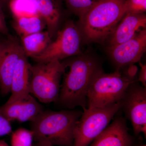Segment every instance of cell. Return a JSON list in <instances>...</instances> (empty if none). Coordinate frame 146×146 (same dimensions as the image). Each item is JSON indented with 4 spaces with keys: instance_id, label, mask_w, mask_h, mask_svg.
<instances>
[{
    "instance_id": "obj_28",
    "label": "cell",
    "mask_w": 146,
    "mask_h": 146,
    "mask_svg": "<svg viewBox=\"0 0 146 146\" xmlns=\"http://www.w3.org/2000/svg\"><path fill=\"white\" fill-rule=\"evenodd\" d=\"M0 146H9L5 141L0 140Z\"/></svg>"
},
{
    "instance_id": "obj_15",
    "label": "cell",
    "mask_w": 146,
    "mask_h": 146,
    "mask_svg": "<svg viewBox=\"0 0 146 146\" xmlns=\"http://www.w3.org/2000/svg\"><path fill=\"white\" fill-rule=\"evenodd\" d=\"M38 14L44 20L52 38L59 30L62 16V0H33Z\"/></svg>"
},
{
    "instance_id": "obj_19",
    "label": "cell",
    "mask_w": 146,
    "mask_h": 146,
    "mask_svg": "<svg viewBox=\"0 0 146 146\" xmlns=\"http://www.w3.org/2000/svg\"><path fill=\"white\" fill-rule=\"evenodd\" d=\"M71 12L78 16H83L95 4L102 0H64Z\"/></svg>"
},
{
    "instance_id": "obj_3",
    "label": "cell",
    "mask_w": 146,
    "mask_h": 146,
    "mask_svg": "<svg viewBox=\"0 0 146 146\" xmlns=\"http://www.w3.org/2000/svg\"><path fill=\"white\" fill-rule=\"evenodd\" d=\"M125 0H102L79 18L81 38L89 43L104 41L110 36L125 14Z\"/></svg>"
},
{
    "instance_id": "obj_23",
    "label": "cell",
    "mask_w": 146,
    "mask_h": 146,
    "mask_svg": "<svg viewBox=\"0 0 146 146\" xmlns=\"http://www.w3.org/2000/svg\"><path fill=\"white\" fill-rule=\"evenodd\" d=\"M0 33L7 36H9L8 27L6 23L5 16L3 7L0 4Z\"/></svg>"
},
{
    "instance_id": "obj_20",
    "label": "cell",
    "mask_w": 146,
    "mask_h": 146,
    "mask_svg": "<svg viewBox=\"0 0 146 146\" xmlns=\"http://www.w3.org/2000/svg\"><path fill=\"white\" fill-rule=\"evenodd\" d=\"M33 133L31 130L20 128L11 134V146H33Z\"/></svg>"
},
{
    "instance_id": "obj_27",
    "label": "cell",
    "mask_w": 146,
    "mask_h": 146,
    "mask_svg": "<svg viewBox=\"0 0 146 146\" xmlns=\"http://www.w3.org/2000/svg\"><path fill=\"white\" fill-rule=\"evenodd\" d=\"M9 1V0H0V4L3 7L4 6L8 4Z\"/></svg>"
},
{
    "instance_id": "obj_10",
    "label": "cell",
    "mask_w": 146,
    "mask_h": 146,
    "mask_svg": "<svg viewBox=\"0 0 146 146\" xmlns=\"http://www.w3.org/2000/svg\"><path fill=\"white\" fill-rule=\"evenodd\" d=\"M0 61V93L6 96L10 93L13 72L19 57L23 53L21 42L16 37L7 36Z\"/></svg>"
},
{
    "instance_id": "obj_1",
    "label": "cell",
    "mask_w": 146,
    "mask_h": 146,
    "mask_svg": "<svg viewBox=\"0 0 146 146\" xmlns=\"http://www.w3.org/2000/svg\"><path fill=\"white\" fill-rule=\"evenodd\" d=\"M69 70L64 73L57 102L68 109L80 106L83 110L87 108V94L94 76L102 69L98 63L89 56H77L64 62Z\"/></svg>"
},
{
    "instance_id": "obj_6",
    "label": "cell",
    "mask_w": 146,
    "mask_h": 146,
    "mask_svg": "<svg viewBox=\"0 0 146 146\" xmlns=\"http://www.w3.org/2000/svg\"><path fill=\"white\" fill-rule=\"evenodd\" d=\"M121 107L120 102L106 107L83 110L74 129L73 146H89L107 127Z\"/></svg>"
},
{
    "instance_id": "obj_29",
    "label": "cell",
    "mask_w": 146,
    "mask_h": 146,
    "mask_svg": "<svg viewBox=\"0 0 146 146\" xmlns=\"http://www.w3.org/2000/svg\"><path fill=\"white\" fill-rule=\"evenodd\" d=\"M140 146H146L145 145H141Z\"/></svg>"
},
{
    "instance_id": "obj_8",
    "label": "cell",
    "mask_w": 146,
    "mask_h": 146,
    "mask_svg": "<svg viewBox=\"0 0 146 146\" xmlns=\"http://www.w3.org/2000/svg\"><path fill=\"white\" fill-rule=\"evenodd\" d=\"M128 118L133 127L134 134L146 136V89L132 83L121 101Z\"/></svg>"
},
{
    "instance_id": "obj_12",
    "label": "cell",
    "mask_w": 146,
    "mask_h": 146,
    "mask_svg": "<svg viewBox=\"0 0 146 146\" xmlns=\"http://www.w3.org/2000/svg\"><path fill=\"white\" fill-rule=\"evenodd\" d=\"M132 143L125 120L119 117L108 126L89 146H131Z\"/></svg>"
},
{
    "instance_id": "obj_24",
    "label": "cell",
    "mask_w": 146,
    "mask_h": 146,
    "mask_svg": "<svg viewBox=\"0 0 146 146\" xmlns=\"http://www.w3.org/2000/svg\"><path fill=\"white\" fill-rule=\"evenodd\" d=\"M139 65L141 67V70L139 74L138 80L140 81L143 85L144 87H146V65L139 62Z\"/></svg>"
},
{
    "instance_id": "obj_17",
    "label": "cell",
    "mask_w": 146,
    "mask_h": 146,
    "mask_svg": "<svg viewBox=\"0 0 146 146\" xmlns=\"http://www.w3.org/2000/svg\"><path fill=\"white\" fill-rule=\"evenodd\" d=\"M12 25L13 29L20 37L43 31L46 27L44 20L38 14L14 17Z\"/></svg>"
},
{
    "instance_id": "obj_5",
    "label": "cell",
    "mask_w": 146,
    "mask_h": 146,
    "mask_svg": "<svg viewBox=\"0 0 146 146\" xmlns=\"http://www.w3.org/2000/svg\"><path fill=\"white\" fill-rule=\"evenodd\" d=\"M66 69L65 63L60 61L31 65L30 94L43 103L56 102L60 93V79Z\"/></svg>"
},
{
    "instance_id": "obj_16",
    "label": "cell",
    "mask_w": 146,
    "mask_h": 146,
    "mask_svg": "<svg viewBox=\"0 0 146 146\" xmlns=\"http://www.w3.org/2000/svg\"><path fill=\"white\" fill-rule=\"evenodd\" d=\"M21 45L27 57L31 58L42 53L52 41L47 30L20 37Z\"/></svg>"
},
{
    "instance_id": "obj_4",
    "label": "cell",
    "mask_w": 146,
    "mask_h": 146,
    "mask_svg": "<svg viewBox=\"0 0 146 146\" xmlns=\"http://www.w3.org/2000/svg\"><path fill=\"white\" fill-rule=\"evenodd\" d=\"M132 78L118 70L107 74L101 69L94 76L88 89L87 108L104 107L121 102L134 82Z\"/></svg>"
},
{
    "instance_id": "obj_14",
    "label": "cell",
    "mask_w": 146,
    "mask_h": 146,
    "mask_svg": "<svg viewBox=\"0 0 146 146\" xmlns=\"http://www.w3.org/2000/svg\"><path fill=\"white\" fill-rule=\"evenodd\" d=\"M24 52L18 58L13 72L11 85V95L7 102H11L30 94L31 65Z\"/></svg>"
},
{
    "instance_id": "obj_21",
    "label": "cell",
    "mask_w": 146,
    "mask_h": 146,
    "mask_svg": "<svg viewBox=\"0 0 146 146\" xmlns=\"http://www.w3.org/2000/svg\"><path fill=\"white\" fill-rule=\"evenodd\" d=\"M124 8L125 13H145L146 0H125Z\"/></svg>"
},
{
    "instance_id": "obj_11",
    "label": "cell",
    "mask_w": 146,
    "mask_h": 146,
    "mask_svg": "<svg viewBox=\"0 0 146 146\" xmlns=\"http://www.w3.org/2000/svg\"><path fill=\"white\" fill-rule=\"evenodd\" d=\"M0 110L11 122H31L44 110L43 106L31 94L11 102H6Z\"/></svg>"
},
{
    "instance_id": "obj_9",
    "label": "cell",
    "mask_w": 146,
    "mask_h": 146,
    "mask_svg": "<svg viewBox=\"0 0 146 146\" xmlns=\"http://www.w3.org/2000/svg\"><path fill=\"white\" fill-rule=\"evenodd\" d=\"M146 50V29L138 32L125 42L109 47V54L118 70L133 63L140 62Z\"/></svg>"
},
{
    "instance_id": "obj_26",
    "label": "cell",
    "mask_w": 146,
    "mask_h": 146,
    "mask_svg": "<svg viewBox=\"0 0 146 146\" xmlns=\"http://www.w3.org/2000/svg\"><path fill=\"white\" fill-rule=\"evenodd\" d=\"M5 40L0 39V61H1L2 53L3 50V49L4 46Z\"/></svg>"
},
{
    "instance_id": "obj_22",
    "label": "cell",
    "mask_w": 146,
    "mask_h": 146,
    "mask_svg": "<svg viewBox=\"0 0 146 146\" xmlns=\"http://www.w3.org/2000/svg\"><path fill=\"white\" fill-rule=\"evenodd\" d=\"M12 133L11 122L0 110V137L8 135Z\"/></svg>"
},
{
    "instance_id": "obj_2",
    "label": "cell",
    "mask_w": 146,
    "mask_h": 146,
    "mask_svg": "<svg viewBox=\"0 0 146 146\" xmlns=\"http://www.w3.org/2000/svg\"><path fill=\"white\" fill-rule=\"evenodd\" d=\"M82 113L74 109L43 110L31 122L33 140L54 146H73L74 129Z\"/></svg>"
},
{
    "instance_id": "obj_13",
    "label": "cell",
    "mask_w": 146,
    "mask_h": 146,
    "mask_svg": "<svg viewBox=\"0 0 146 146\" xmlns=\"http://www.w3.org/2000/svg\"><path fill=\"white\" fill-rule=\"evenodd\" d=\"M146 27L145 13H125L110 36V46L128 41Z\"/></svg>"
},
{
    "instance_id": "obj_18",
    "label": "cell",
    "mask_w": 146,
    "mask_h": 146,
    "mask_svg": "<svg viewBox=\"0 0 146 146\" xmlns=\"http://www.w3.org/2000/svg\"><path fill=\"white\" fill-rule=\"evenodd\" d=\"M8 5L13 18L38 14L33 0H9Z\"/></svg>"
},
{
    "instance_id": "obj_25",
    "label": "cell",
    "mask_w": 146,
    "mask_h": 146,
    "mask_svg": "<svg viewBox=\"0 0 146 146\" xmlns=\"http://www.w3.org/2000/svg\"><path fill=\"white\" fill-rule=\"evenodd\" d=\"M33 146H54L47 142H36Z\"/></svg>"
},
{
    "instance_id": "obj_7",
    "label": "cell",
    "mask_w": 146,
    "mask_h": 146,
    "mask_svg": "<svg viewBox=\"0 0 146 146\" xmlns=\"http://www.w3.org/2000/svg\"><path fill=\"white\" fill-rule=\"evenodd\" d=\"M81 36L76 25L68 21L56 34L46 49L40 54L32 58L36 63L60 61L68 58L80 55Z\"/></svg>"
}]
</instances>
